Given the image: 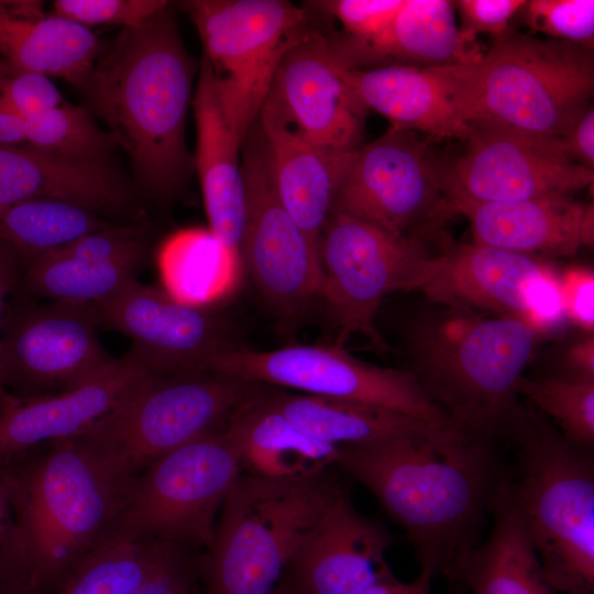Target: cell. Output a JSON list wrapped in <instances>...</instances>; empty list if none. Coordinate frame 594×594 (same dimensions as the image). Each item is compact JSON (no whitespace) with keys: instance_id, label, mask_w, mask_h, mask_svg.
Masks as SVG:
<instances>
[{"instance_id":"9a60e30c","label":"cell","mask_w":594,"mask_h":594,"mask_svg":"<svg viewBox=\"0 0 594 594\" xmlns=\"http://www.w3.org/2000/svg\"><path fill=\"white\" fill-rule=\"evenodd\" d=\"M210 371L300 394L373 404L431 424L450 422L408 371L363 362L337 344H292L268 351L241 345L219 355Z\"/></svg>"},{"instance_id":"484cf974","label":"cell","mask_w":594,"mask_h":594,"mask_svg":"<svg viewBox=\"0 0 594 594\" xmlns=\"http://www.w3.org/2000/svg\"><path fill=\"white\" fill-rule=\"evenodd\" d=\"M198 173L208 229L230 251L241 256L246 197L240 162L241 141L229 125L208 61L202 56L193 99Z\"/></svg>"},{"instance_id":"2e32d148","label":"cell","mask_w":594,"mask_h":594,"mask_svg":"<svg viewBox=\"0 0 594 594\" xmlns=\"http://www.w3.org/2000/svg\"><path fill=\"white\" fill-rule=\"evenodd\" d=\"M462 154L447 169L449 200L513 202L570 196L593 184L594 172L575 163L559 138L472 122Z\"/></svg>"},{"instance_id":"c3c4849f","label":"cell","mask_w":594,"mask_h":594,"mask_svg":"<svg viewBox=\"0 0 594 594\" xmlns=\"http://www.w3.org/2000/svg\"><path fill=\"white\" fill-rule=\"evenodd\" d=\"M432 578V575L420 571L415 581L405 583L397 580L389 570L363 594H431Z\"/></svg>"},{"instance_id":"f1b7e54d","label":"cell","mask_w":594,"mask_h":594,"mask_svg":"<svg viewBox=\"0 0 594 594\" xmlns=\"http://www.w3.org/2000/svg\"><path fill=\"white\" fill-rule=\"evenodd\" d=\"M278 198L319 254L324 222L352 152L316 146L276 117L260 111Z\"/></svg>"},{"instance_id":"cb8c5ba5","label":"cell","mask_w":594,"mask_h":594,"mask_svg":"<svg viewBox=\"0 0 594 594\" xmlns=\"http://www.w3.org/2000/svg\"><path fill=\"white\" fill-rule=\"evenodd\" d=\"M450 201L469 220L474 243L531 256H572L593 244V204L586 206L570 196L513 202Z\"/></svg>"},{"instance_id":"7dc6e473","label":"cell","mask_w":594,"mask_h":594,"mask_svg":"<svg viewBox=\"0 0 594 594\" xmlns=\"http://www.w3.org/2000/svg\"><path fill=\"white\" fill-rule=\"evenodd\" d=\"M553 376L594 382L593 333H586L569 348L563 361V371Z\"/></svg>"},{"instance_id":"60d3db41","label":"cell","mask_w":594,"mask_h":594,"mask_svg":"<svg viewBox=\"0 0 594 594\" xmlns=\"http://www.w3.org/2000/svg\"><path fill=\"white\" fill-rule=\"evenodd\" d=\"M0 95L25 121L64 101L48 76L16 68L2 58H0Z\"/></svg>"},{"instance_id":"83f0119b","label":"cell","mask_w":594,"mask_h":594,"mask_svg":"<svg viewBox=\"0 0 594 594\" xmlns=\"http://www.w3.org/2000/svg\"><path fill=\"white\" fill-rule=\"evenodd\" d=\"M32 199L64 200L101 216L125 211L131 202L109 161H74L0 144V206Z\"/></svg>"},{"instance_id":"d590c367","label":"cell","mask_w":594,"mask_h":594,"mask_svg":"<svg viewBox=\"0 0 594 594\" xmlns=\"http://www.w3.org/2000/svg\"><path fill=\"white\" fill-rule=\"evenodd\" d=\"M154 544L108 536L85 558L61 594H134L148 570Z\"/></svg>"},{"instance_id":"ba28073f","label":"cell","mask_w":594,"mask_h":594,"mask_svg":"<svg viewBox=\"0 0 594 594\" xmlns=\"http://www.w3.org/2000/svg\"><path fill=\"white\" fill-rule=\"evenodd\" d=\"M258 386L216 371L152 375L77 437L114 471L134 477L164 454L223 426Z\"/></svg>"},{"instance_id":"e575fe53","label":"cell","mask_w":594,"mask_h":594,"mask_svg":"<svg viewBox=\"0 0 594 594\" xmlns=\"http://www.w3.org/2000/svg\"><path fill=\"white\" fill-rule=\"evenodd\" d=\"M28 146L74 161H108L117 145L90 112L65 100L57 107L25 121Z\"/></svg>"},{"instance_id":"5bb4252c","label":"cell","mask_w":594,"mask_h":594,"mask_svg":"<svg viewBox=\"0 0 594 594\" xmlns=\"http://www.w3.org/2000/svg\"><path fill=\"white\" fill-rule=\"evenodd\" d=\"M242 145L243 268L271 311L282 321L295 322L319 298V254L278 198L258 118Z\"/></svg>"},{"instance_id":"f907efd6","label":"cell","mask_w":594,"mask_h":594,"mask_svg":"<svg viewBox=\"0 0 594 594\" xmlns=\"http://www.w3.org/2000/svg\"><path fill=\"white\" fill-rule=\"evenodd\" d=\"M9 463L0 461V540L10 518Z\"/></svg>"},{"instance_id":"f35d334b","label":"cell","mask_w":594,"mask_h":594,"mask_svg":"<svg viewBox=\"0 0 594 594\" xmlns=\"http://www.w3.org/2000/svg\"><path fill=\"white\" fill-rule=\"evenodd\" d=\"M168 6L164 0H56V15L69 19L86 28L120 25L139 28Z\"/></svg>"},{"instance_id":"ab89813d","label":"cell","mask_w":594,"mask_h":594,"mask_svg":"<svg viewBox=\"0 0 594 594\" xmlns=\"http://www.w3.org/2000/svg\"><path fill=\"white\" fill-rule=\"evenodd\" d=\"M197 563L193 549L155 541L148 570L134 594H194Z\"/></svg>"},{"instance_id":"b9f144b4","label":"cell","mask_w":594,"mask_h":594,"mask_svg":"<svg viewBox=\"0 0 594 594\" xmlns=\"http://www.w3.org/2000/svg\"><path fill=\"white\" fill-rule=\"evenodd\" d=\"M404 0H337L321 2L348 34L344 41L366 43L392 23Z\"/></svg>"},{"instance_id":"d4e9b609","label":"cell","mask_w":594,"mask_h":594,"mask_svg":"<svg viewBox=\"0 0 594 594\" xmlns=\"http://www.w3.org/2000/svg\"><path fill=\"white\" fill-rule=\"evenodd\" d=\"M346 69L385 65L438 67L477 62L484 54L458 26L453 1L404 0L388 28L366 43L332 42Z\"/></svg>"},{"instance_id":"e0dca14e","label":"cell","mask_w":594,"mask_h":594,"mask_svg":"<svg viewBox=\"0 0 594 594\" xmlns=\"http://www.w3.org/2000/svg\"><path fill=\"white\" fill-rule=\"evenodd\" d=\"M410 292L431 302L526 320L543 329L558 279L536 256L479 243H448L420 263Z\"/></svg>"},{"instance_id":"f546056e","label":"cell","mask_w":594,"mask_h":594,"mask_svg":"<svg viewBox=\"0 0 594 594\" xmlns=\"http://www.w3.org/2000/svg\"><path fill=\"white\" fill-rule=\"evenodd\" d=\"M224 431L241 468L252 475L287 480L315 475L334 465L339 447L316 440L294 426L260 385L229 416Z\"/></svg>"},{"instance_id":"4dcf8cb0","label":"cell","mask_w":594,"mask_h":594,"mask_svg":"<svg viewBox=\"0 0 594 594\" xmlns=\"http://www.w3.org/2000/svg\"><path fill=\"white\" fill-rule=\"evenodd\" d=\"M100 53L96 34L69 19L0 12V56L16 68L59 77L81 88Z\"/></svg>"},{"instance_id":"8992f818","label":"cell","mask_w":594,"mask_h":594,"mask_svg":"<svg viewBox=\"0 0 594 594\" xmlns=\"http://www.w3.org/2000/svg\"><path fill=\"white\" fill-rule=\"evenodd\" d=\"M346 494L327 471L276 480L240 474L212 543L198 558L194 594H271L282 572Z\"/></svg>"},{"instance_id":"9c48e42d","label":"cell","mask_w":594,"mask_h":594,"mask_svg":"<svg viewBox=\"0 0 594 594\" xmlns=\"http://www.w3.org/2000/svg\"><path fill=\"white\" fill-rule=\"evenodd\" d=\"M224 425L164 454L132 477L109 536L209 548L218 513L242 471Z\"/></svg>"},{"instance_id":"3957f363","label":"cell","mask_w":594,"mask_h":594,"mask_svg":"<svg viewBox=\"0 0 594 594\" xmlns=\"http://www.w3.org/2000/svg\"><path fill=\"white\" fill-rule=\"evenodd\" d=\"M195 74L168 4L141 26L122 29L81 87L88 111L155 198L179 191L195 170L185 138Z\"/></svg>"},{"instance_id":"30bf717a","label":"cell","mask_w":594,"mask_h":594,"mask_svg":"<svg viewBox=\"0 0 594 594\" xmlns=\"http://www.w3.org/2000/svg\"><path fill=\"white\" fill-rule=\"evenodd\" d=\"M183 7L201 40L224 117L242 143L282 58L309 31L307 13L284 0H193Z\"/></svg>"},{"instance_id":"681fc988","label":"cell","mask_w":594,"mask_h":594,"mask_svg":"<svg viewBox=\"0 0 594 594\" xmlns=\"http://www.w3.org/2000/svg\"><path fill=\"white\" fill-rule=\"evenodd\" d=\"M25 143V120L0 95V144Z\"/></svg>"},{"instance_id":"816d5d0a","label":"cell","mask_w":594,"mask_h":594,"mask_svg":"<svg viewBox=\"0 0 594 594\" xmlns=\"http://www.w3.org/2000/svg\"><path fill=\"white\" fill-rule=\"evenodd\" d=\"M271 594H297L290 586L276 587Z\"/></svg>"},{"instance_id":"7bdbcfd3","label":"cell","mask_w":594,"mask_h":594,"mask_svg":"<svg viewBox=\"0 0 594 594\" xmlns=\"http://www.w3.org/2000/svg\"><path fill=\"white\" fill-rule=\"evenodd\" d=\"M526 0H459L453 1L461 21V32L474 40L487 34L496 40L509 33L513 19L519 14Z\"/></svg>"},{"instance_id":"8fae6325","label":"cell","mask_w":594,"mask_h":594,"mask_svg":"<svg viewBox=\"0 0 594 594\" xmlns=\"http://www.w3.org/2000/svg\"><path fill=\"white\" fill-rule=\"evenodd\" d=\"M428 251L422 238L395 234L363 220L330 212L320 238L319 298L337 330L334 344L364 337L378 352L388 344L375 326L388 295L410 292Z\"/></svg>"},{"instance_id":"603a6c76","label":"cell","mask_w":594,"mask_h":594,"mask_svg":"<svg viewBox=\"0 0 594 594\" xmlns=\"http://www.w3.org/2000/svg\"><path fill=\"white\" fill-rule=\"evenodd\" d=\"M461 66L344 68V76L365 108L384 116L391 127L463 141L470 124L459 109Z\"/></svg>"},{"instance_id":"277c9868","label":"cell","mask_w":594,"mask_h":594,"mask_svg":"<svg viewBox=\"0 0 594 594\" xmlns=\"http://www.w3.org/2000/svg\"><path fill=\"white\" fill-rule=\"evenodd\" d=\"M542 332L522 319L433 304L405 331L404 369L452 425L496 441L520 404L514 386Z\"/></svg>"},{"instance_id":"bcb514c9","label":"cell","mask_w":594,"mask_h":594,"mask_svg":"<svg viewBox=\"0 0 594 594\" xmlns=\"http://www.w3.org/2000/svg\"><path fill=\"white\" fill-rule=\"evenodd\" d=\"M23 262L19 254L8 244L0 242V341L2 332L6 298L18 290ZM13 396L4 389L0 376V415L12 400Z\"/></svg>"},{"instance_id":"836d02e7","label":"cell","mask_w":594,"mask_h":594,"mask_svg":"<svg viewBox=\"0 0 594 594\" xmlns=\"http://www.w3.org/2000/svg\"><path fill=\"white\" fill-rule=\"evenodd\" d=\"M100 215L79 205L56 199H32L0 206V242L29 261L107 229Z\"/></svg>"},{"instance_id":"7a4b0ae2","label":"cell","mask_w":594,"mask_h":594,"mask_svg":"<svg viewBox=\"0 0 594 594\" xmlns=\"http://www.w3.org/2000/svg\"><path fill=\"white\" fill-rule=\"evenodd\" d=\"M43 446L8 462L0 594H61L109 536L132 479L78 437Z\"/></svg>"},{"instance_id":"7c38bea8","label":"cell","mask_w":594,"mask_h":594,"mask_svg":"<svg viewBox=\"0 0 594 594\" xmlns=\"http://www.w3.org/2000/svg\"><path fill=\"white\" fill-rule=\"evenodd\" d=\"M447 169L414 132L391 127L352 153L330 212L422 238L458 215L447 194Z\"/></svg>"},{"instance_id":"44dd1931","label":"cell","mask_w":594,"mask_h":594,"mask_svg":"<svg viewBox=\"0 0 594 594\" xmlns=\"http://www.w3.org/2000/svg\"><path fill=\"white\" fill-rule=\"evenodd\" d=\"M146 255L142 233L114 224L25 263L18 290L28 297L96 304L138 280Z\"/></svg>"},{"instance_id":"74e56055","label":"cell","mask_w":594,"mask_h":594,"mask_svg":"<svg viewBox=\"0 0 594 594\" xmlns=\"http://www.w3.org/2000/svg\"><path fill=\"white\" fill-rule=\"evenodd\" d=\"M520 13L534 33L593 50V0H531Z\"/></svg>"},{"instance_id":"4316f807","label":"cell","mask_w":594,"mask_h":594,"mask_svg":"<svg viewBox=\"0 0 594 594\" xmlns=\"http://www.w3.org/2000/svg\"><path fill=\"white\" fill-rule=\"evenodd\" d=\"M488 537L464 550L446 578L461 594H556L529 538L512 479L497 487Z\"/></svg>"},{"instance_id":"4fadbf2b","label":"cell","mask_w":594,"mask_h":594,"mask_svg":"<svg viewBox=\"0 0 594 594\" xmlns=\"http://www.w3.org/2000/svg\"><path fill=\"white\" fill-rule=\"evenodd\" d=\"M4 314L0 376L7 393L16 398L73 389L117 360L100 343L102 324L94 302L41 305L26 296L6 307Z\"/></svg>"},{"instance_id":"ac0fdd59","label":"cell","mask_w":594,"mask_h":594,"mask_svg":"<svg viewBox=\"0 0 594 594\" xmlns=\"http://www.w3.org/2000/svg\"><path fill=\"white\" fill-rule=\"evenodd\" d=\"M95 305L101 324L127 336L130 351L157 375L210 371L219 355L241 346L213 308L179 302L139 280Z\"/></svg>"},{"instance_id":"6da1fadb","label":"cell","mask_w":594,"mask_h":594,"mask_svg":"<svg viewBox=\"0 0 594 594\" xmlns=\"http://www.w3.org/2000/svg\"><path fill=\"white\" fill-rule=\"evenodd\" d=\"M334 465L364 485L406 531L420 571L447 575L480 543L493 496L507 477L495 440L451 422L339 447Z\"/></svg>"},{"instance_id":"1f68e13d","label":"cell","mask_w":594,"mask_h":594,"mask_svg":"<svg viewBox=\"0 0 594 594\" xmlns=\"http://www.w3.org/2000/svg\"><path fill=\"white\" fill-rule=\"evenodd\" d=\"M156 264L166 294L204 308L232 296L243 272L241 256L205 228H186L168 235L157 250Z\"/></svg>"},{"instance_id":"d6a6232c","label":"cell","mask_w":594,"mask_h":594,"mask_svg":"<svg viewBox=\"0 0 594 594\" xmlns=\"http://www.w3.org/2000/svg\"><path fill=\"white\" fill-rule=\"evenodd\" d=\"M266 396L305 435L337 447L374 442L442 425L356 400L279 391H268Z\"/></svg>"},{"instance_id":"7402d4cb","label":"cell","mask_w":594,"mask_h":594,"mask_svg":"<svg viewBox=\"0 0 594 594\" xmlns=\"http://www.w3.org/2000/svg\"><path fill=\"white\" fill-rule=\"evenodd\" d=\"M392 537L361 515L348 493L289 564L297 594H363L391 569Z\"/></svg>"},{"instance_id":"ee69618b","label":"cell","mask_w":594,"mask_h":594,"mask_svg":"<svg viewBox=\"0 0 594 594\" xmlns=\"http://www.w3.org/2000/svg\"><path fill=\"white\" fill-rule=\"evenodd\" d=\"M593 273L572 270L558 280V295L562 314L586 333H593Z\"/></svg>"},{"instance_id":"ffe728a7","label":"cell","mask_w":594,"mask_h":594,"mask_svg":"<svg viewBox=\"0 0 594 594\" xmlns=\"http://www.w3.org/2000/svg\"><path fill=\"white\" fill-rule=\"evenodd\" d=\"M153 373L131 351L105 372L66 392L16 398L0 415V461L74 438L114 409Z\"/></svg>"},{"instance_id":"52a82bcc","label":"cell","mask_w":594,"mask_h":594,"mask_svg":"<svg viewBox=\"0 0 594 594\" xmlns=\"http://www.w3.org/2000/svg\"><path fill=\"white\" fill-rule=\"evenodd\" d=\"M593 92V50L509 32L477 62L461 66L459 109L468 124L561 138Z\"/></svg>"},{"instance_id":"d6986e66","label":"cell","mask_w":594,"mask_h":594,"mask_svg":"<svg viewBox=\"0 0 594 594\" xmlns=\"http://www.w3.org/2000/svg\"><path fill=\"white\" fill-rule=\"evenodd\" d=\"M260 111L307 142L337 152L361 146L369 112L346 80L331 41L315 30L284 55Z\"/></svg>"},{"instance_id":"5b68a950","label":"cell","mask_w":594,"mask_h":594,"mask_svg":"<svg viewBox=\"0 0 594 594\" xmlns=\"http://www.w3.org/2000/svg\"><path fill=\"white\" fill-rule=\"evenodd\" d=\"M504 439L516 453L513 486L544 576L556 593L594 594V454L521 404Z\"/></svg>"},{"instance_id":"f6af8a7d","label":"cell","mask_w":594,"mask_h":594,"mask_svg":"<svg viewBox=\"0 0 594 594\" xmlns=\"http://www.w3.org/2000/svg\"><path fill=\"white\" fill-rule=\"evenodd\" d=\"M559 139L566 154L575 163L594 172V108L592 103Z\"/></svg>"},{"instance_id":"8d00e7d4","label":"cell","mask_w":594,"mask_h":594,"mask_svg":"<svg viewBox=\"0 0 594 594\" xmlns=\"http://www.w3.org/2000/svg\"><path fill=\"white\" fill-rule=\"evenodd\" d=\"M517 396L544 415L571 442L594 447V382L559 376H519Z\"/></svg>"}]
</instances>
